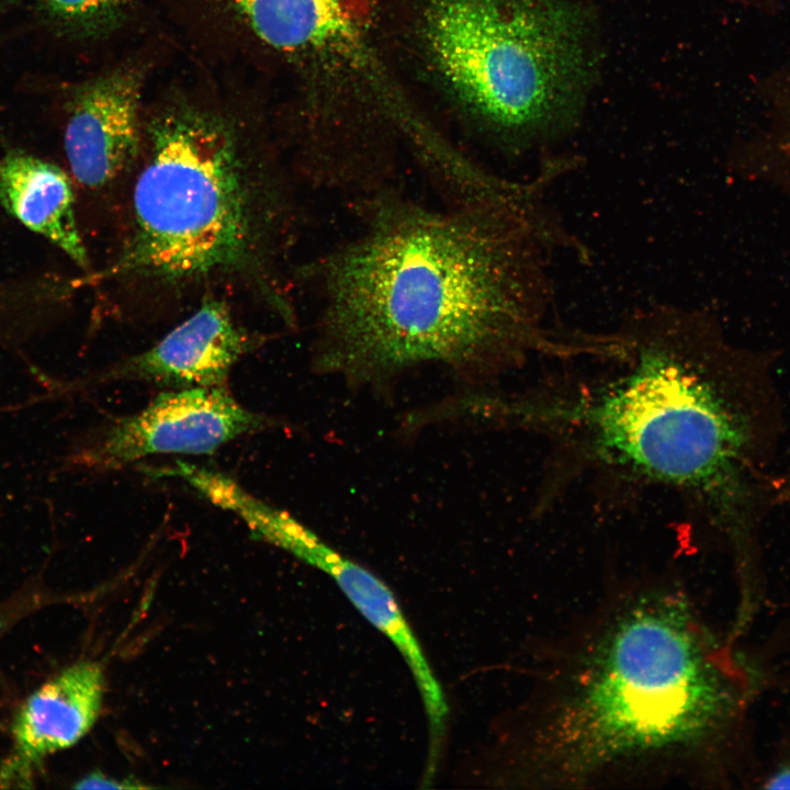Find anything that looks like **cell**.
Listing matches in <instances>:
<instances>
[{
    "label": "cell",
    "instance_id": "obj_11",
    "mask_svg": "<svg viewBox=\"0 0 790 790\" xmlns=\"http://www.w3.org/2000/svg\"><path fill=\"white\" fill-rule=\"evenodd\" d=\"M104 692L102 667L81 661L43 684L19 709L13 753L3 775L26 776L46 756L72 746L93 726Z\"/></svg>",
    "mask_w": 790,
    "mask_h": 790
},
{
    "label": "cell",
    "instance_id": "obj_17",
    "mask_svg": "<svg viewBox=\"0 0 790 790\" xmlns=\"http://www.w3.org/2000/svg\"><path fill=\"white\" fill-rule=\"evenodd\" d=\"M4 10H5V5L2 1H0V15L3 13Z\"/></svg>",
    "mask_w": 790,
    "mask_h": 790
},
{
    "label": "cell",
    "instance_id": "obj_18",
    "mask_svg": "<svg viewBox=\"0 0 790 790\" xmlns=\"http://www.w3.org/2000/svg\"><path fill=\"white\" fill-rule=\"evenodd\" d=\"M2 625H3V623L0 621V632H1Z\"/></svg>",
    "mask_w": 790,
    "mask_h": 790
},
{
    "label": "cell",
    "instance_id": "obj_2",
    "mask_svg": "<svg viewBox=\"0 0 790 790\" xmlns=\"http://www.w3.org/2000/svg\"><path fill=\"white\" fill-rule=\"evenodd\" d=\"M115 206L113 253L88 278L110 316L155 321L225 298L295 327L284 273L294 222L289 177L235 120L182 105L143 123Z\"/></svg>",
    "mask_w": 790,
    "mask_h": 790
},
{
    "label": "cell",
    "instance_id": "obj_10",
    "mask_svg": "<svg viewBox=\"0 0 790 790\" xmlns=\"http://www.w3.org/2000/svg\"><path fill=\"white\" fill-rule=\"evenodd\" d=\"M264 44L324 66L368 60L357 0H224Z\"/></svg>",
    "mask_w": 790,
    "mask_h": 790
},
{
    "label": "cell",
    "instance_id": "obj_4",
    "mask_svg": "<svg viewBox=\"0 0 790 790\" xmlns=\"http://www.w3.org/2000/svg\"><path fill=\"white\" fill-rule=\"evenodd\" d=\"M420 29L441 81L473 119L516 140L576 115L592 72L590 27L564 0H427Z\"/></svg>",
    "mask_w": 790,
    "mask_h": 790
},
{
    "label": "cell",
    "instance_id": "obj_14",
    "mask_svg": "<svg viewBox=\"0 0 790 790\" xmlns=\"http://www.w3.org/2000/svg\"><path fill=\"white\" fill-rule=\"evenodd\" d=\"M767 97L772 119L777 121L778 146L790 163V69L769 84Z\"/></svg>",
    "mask_w": 790,
    "mask_h": 790
},
{
    "label": "cell",
    "instance_id": "obj_15",
    "mask_svg": "<svg viewBox=\"0 0 790 790\" xmlns=\"http://www.w3.org/2000/svg\"><path fill=\"white\" fill-rule=\"evenodd\" d=\"M76 788L79 789H99V788H105V789H138V788H147L146 786H143L138 782L135 783L132 782V780H115L108 778L103 776L100 772H93L86 778L81 779L76 786Z\"/></svg>",
    "mask_w": 790,
    "mask_h": 790
},
{
    "label": "cell",
    "instance_id": "obj_7",
    "mask_svg": "<svg viewBox=\"0 0 790 790\" xmlns=\"http://www.w3.org/2000/svg\"><path fill=\"white\" fill-rule=\"evenodd\" d=\"M140 74L112 70L77 87L67 103L64 148L74 180L114 204L139 153Z\"/></svg>",
    "mask_w": 790,
    "mask_h": 790
},
{
    "label": "cell",
    "instance_id": "obj_16",
    "mask_svg": "<svg viewBox=\"0 0 790 790\" xmlns=\"http://www.w3.org/2000/svg\"><path fill=\"white\" fill-rule=\"evenodd\" d=\"M770 789H790V766L775 774L766 785Z\"/></svg>",
    "mask_w": 790,
    "mask_h": 790
},
{
    "label": "cell",
    "instance_id": "obj_3",
    "mask_svg": "<svg viewBox=\"0 0 790 790\" xmlns=\"http://www.w3.org/2000/svg\"><path fill=\"white\" fill-rule=\"evenodd\" d=\"M574 664L543 724L544 771L562 779L687 748L731 695L685 603L646 596L611 618Z\"/></svg>",
    "mask_w": 790,
    "mask_h": 790
},
{
    "label": "cell",
    "instance_id": "obj_9",
    "mask_svg": "<svg viewBox=\"0 0 790 790\" xmlns=\"http://www.w3.org/2000/svg\"><path fill=\"white\" fill-rule=\"evenodd\" d=\"M280 548L330 575L359 611L399 650L420 690L429 720V758L439 757L448 706L442 689L391 590L361 565L332 550L294 519L284 529Z\"/></svg>",
    "mask_w": 790,
    "mask_h": 790
},
{
    "label": "cell",
    "instance_id": "obj_6",
    "mask_svg": "<svg viewBox=\"0 0 790 790\" xmlns=\"http://www.w3.org/2000/svg\"><path fill=\"white\" fill-rule=\"evenodd\" d=\"M272 424L238 403L227 386L169 390L140 411L115 418L81 440L66 465L101 473L154 454H213Z\"/></svg>",
    "mask_w": 790,
    "mask_h": 790
},
{
    "label": "cell",
    "instance_id": "obj_1",
    "mask_svg": "<svg viewBox=\"0 0 790 790\" xmlns=\"http://www.w3.org/2000/svg\"><path fill=\"white\" fill-rule=\"evenodd\" d=\"M553 172L470 205L432 211L393 193L313 270L323 290L313 362L351 386L440 363L476 379L537 342L551 266L572 246L544 202Z\"/></svg>",
    "mask_w": 790,
    "mask_h": 790
},
{
    "label": "cell",
    "instance_id": "obj_5",
    "mask_svg": "<svg viewBox=\"0 0 790 790\" xmlns=\"http://www.w3.org/2000/svg\"><path fill=\"white\" fill-rule=\"evenodd\" d=\"M648 319L630 373L591 410L597 439L621 463L702 495L737 538L751 520L749 437L724 397L680 351L682 312Z\"/></svg>",
    "mask_w": 790,
    "mask_h": 790
},
{
    "label": "cell",
    "instance_id": "obj_13",
    "mask_svg": "<svg viewBox=\"0 0 790 790\" xmlns=\"http://www.w3.org/2000/svg\"><path fill=\"white\" fill-rule=\"evenodd\" d=\"M43 24L69 38H90L112 29L129 0H33Z\"/></svg>",
    "mask_w": 790,
    "mask_h": 790
},
{
    "label": "cell",
    "instance_id": "obj_8",
    "mask_svg": "<svg viewBox=\"0 0 790 790\" xmlns=\"http://www.w3.org/2000/svg\"><path fill=\"white\" fill-rule=\"evenodd\" d=\"M236 305L207 298L149 349L90 376L83 386L139 381L171 390L227 386L233 368L266 342L239 323Z\"/></svg>",
    "mask_w": 790,
    "mask_h": 790
},
{
    "label": "cell",
    "instance_id": "obj_12",
    "mask_svg": "<svg viewBox=\"0 0 790 790\" xmlns=\"http://www.w3.org/2000/svg\"><path fill=\"white\" fill-rule=\"evenodd\" d=\"M0 204L78 267L90 261L76 218L72 181L57 165L12 149L0 157Z\"/></svg>",
    "mask_w": 790,
    "mask_h": 790
}]
</instances>
